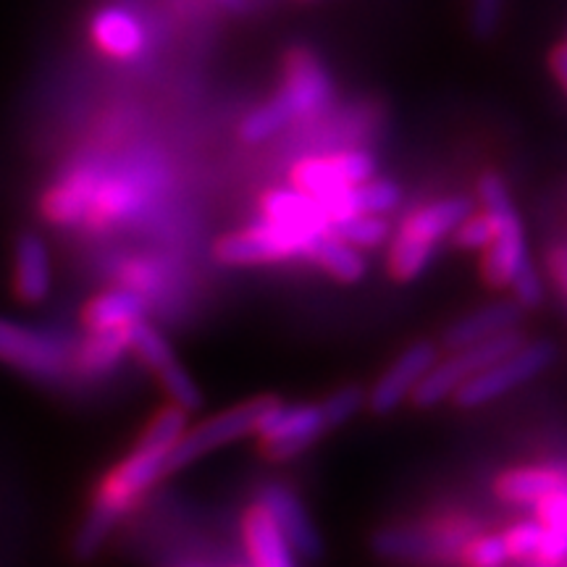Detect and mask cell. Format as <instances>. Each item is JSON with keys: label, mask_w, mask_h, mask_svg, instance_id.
Here are the masks:
<instances>
[{"label": "cell", "mask_w": 567, "mask_h": 567, "mask_svg": "<svg viewBox=\"0 0 567 567\" xmlns=\"http://www.w3.org/2000/svg\"><path fill=\"white\" fill-rule=\"evenodd\" d=\"M126 331H90V339L82 344V350L74 352V360L80 363L82 371L92 375L111 371L124 358L126 350H130Z\"/></svg>", "instance_id": "484cf974"}, {"label": "cell", "mask_w": 567, "mask_h": 567, "mask_svg": "<svg viewBox=\"0 0 567 567\" xmlns=\"http://www.w3.org/2000/svg\"><path fill=\"white\" fill-rule=\"evenodd\" d=\"M467 567H505L509 563L507 544L502 534H486L467 538L465 547L460 549Z\"/></svg>", "instance_id": "f1b7e54d"}, {"label": "cell", "mask_w": 567, "mask_h": 567, "mask_svg": "<svg viewBox=\"0 0 567 567\" xmlns=\"http://www.w3.org/2000/svg\"><path fill=\"white\" fill-rule=\"evenodd\" d=\"M331 101H334V87H331L326 69L313 53L297 51L287 63V82L274 97V103L292 124L295 118L318 116L329 109Z\"/></svg>", "instance_id": "9c48e42d"}, {"label": "cell", "mask_w": 567, "mask_h": 567, "mask_svg": "<svg viewBox=\"0 0 567 567\" xmlns=\"http://www.w3.org/2000/svg\"><path fill=\"white\" fill-rule=\"evenodd\" d=\"M140 318H145V300L126 287L97 295L84 310V326L90 331H126Z\"/></svg>", "instance_id": "603a6c76"}, {"label": "cell", "mask_w": 567, "mask_h": 567, "mask_svg": "<svg viewBox=\"0 0 567 567\" xmlns=\"http://www.w3.org/2000/svg\"><path fill=\"white\" fill-rule=\"evenodd\" d=\"M496 17H499V0H476V27L481 34L494 30Z\"/></svg>", "instance_id": "836d02e7"}, {"label": "cell", "mask_w": 567, "mask_h": 567, "mask_svg": "<svg viewBox=\"0 0 567 567\" xmlns=\"http://www.w3.org/2000/svg\"><path fill=\"white\" fill-rule=\"evenodd\" d=\"M523 318V308L515 300H502L486 308L476 310V313L460 318L455 326H450V331L444 334L446 347L460 350V347L484 342L488 337L505 334V331L515 329Z\"/></svg>", "instance_id": "ffe728a7"}, {"label": "cell", "mask_w": 567, "mask_h": 567, "mask_svg": "<svg viewBox=\"0 0 567 567\" xmlns=\"http://www.w3.org/2000/svg\"><path fill=\"white\" fill-rule=\"evenodd\" d=\"M74 350L48 331L0 318V363L34 379H59L66 373Z\"/></svg>", "instance_id": "ba28073f"}, {"label": "cell", "mask_w": 567, "mask_h": 567, "mask_svg": "<svg viewBox=\"0 0 567 567\" xmlns=\"http://www.w3.org/2000/svg\"><path fill=\"white\" fill-rule=\"evenodd\" d=\"M326 431L321 405H281V400L268 410L258 425V434L264 444L271 442H297L302 446H313Z\"/></svg>", "instance_id": "2e32d148"}, {"label": "cell", "mask_w": 567, "mask_h": 567, "mask_svg": "<svg viewBox=\"0 0 567 567\" xmlns=\"http://www.w3.org/2000/svg\"><path fill=\"white\" fill-rule=\"evenodd\" d=\"M213 3L224 6V9H229V11H243L247 6V0H213Z\"/></svg>", "instance_id": "8d00e7d4"}, {"label": "cell", "mask_w": 567, "mask_h": 567, "mask_svg": "<svg viewBox=\"0 0 567 567\" xmlns=\"http://www.w3.org/2000/svg\"><path fill=\"white\" fill-rule=\"evenodd\" d=\"M502 536H505L509 559H536L538 549H542L544 526L538 523V517H534V520L515 523V526L505 530Z\"/></svg>", "instance_id": "4dcf8cb0"}, {"label": "cell", "mask_w": 567, "mask_h": 567, "mask_svg": "<svg viewBox=\"0 0 567 567\" xmlns=\"http://www.w3.org/2000/svg\"><path fill=\"white\" fill-rule=\"evenodd\" d=\"M51 255L48 245L38 234H21L17 243V260H13V287L24 302H42L51 292Z\"/></svg>", "instance_id": "e0dca14e"}, {"label": "cell", "mask_w": 567, "mask_h": 567, "mask_svg": "<svg viewBox=\"0 0 567 567\" xmlns=\"http://www.w3.org/2000/svg\"><path fill=\"white\" fill-rule=\"evenodd\" d=\"M187 431V410L166 408L155 415L151 429L142 434L137 446L105 476L97 488L95 499L84 523L76 530L74 555L80 559L95 557L111 530L118 526L126 509L140 502V496L151 488L155 481L166 476V460L179 436Z\"/></svg>", "instance_id": "6da1fadb"}, {"label": "cell", "mask_w": 567, "mask_h": 567, "mask_svg": "<svg viewBox=\"0 0 567 567\" xmlns=\"http://www.w3.org/2000/svg\"><path fill=\"white\" fill-rule=\"evenodd\" d=\"M534 507L538 523L544 526L542 549L534 563L542 567H563L567 559V484L544 496Z\"/></svg>", "instance_id": "cb8c5ba5"}, {"label": "cell", "mask_w": 567, "mask_h": 567, "mask_svg": "<svg viewBox=\"0 0 567 567\" xmlns=\"http://www.w3.org/2000/svg\"><path fill=\"white\" fill-rule=\"evenodd\" d=\"M92 40L111 59L130 61L145 51V27L124 9H105L92 19Z\"/></svg>", "instance_id": "d6986e66"}, {"label": "cell", "mask_w": 567, "mask_h": 567, "mask_svg": "<svg viewBox=\"0 0 567 567\" xmlns=\"http://www.w3.org/2000/svg\"><path fill=\"white\" fill-rule=\"evenodd\" d=\"M151 176L142 172H101L95 200H92L90 221L97 226L126 224L145 210L151 200Z\"/></svg>", "instance_id": "8fae6325"}, {"label": "cell", "mask_w": 567, "mask_h": 567, "mask_svg": "<svg viewBox=\"0 0 567 567\" xmlns=\"http://www.w3.org/2000/svg\"><path fill=\"white\" fill-rule=\"evenodd\" d=\"M276 402H279V396H255V400H247L243 405L213 415L210 421L195 425L193 431H184L179 442L174 444V450L168 452L166 476L197 463V460L213 450H221L226 444H234L239 439L255 434L264 415Z\"/></svg>", "instance_id": "277c9868"}, {"label": "cell", "mask_w": 567, "mask_h": 567, "mask_svg": "<svg viewBox=\"0 0 567 567\" xmlns=\"http://www.w3.org/2000/svg\"><path fill=\"white\" fill-rule=\"evenodd\" d=\"M101 172L103 166L87 163V166L74 168V172L63 176L51 193L45 195V200H42L45 216L59 226H76L87 221L97 182H101Z\"/></svg>", "instance_id": "9a60e30c"}, {"label": "cell", "mask_w": 567, "mask_h": 567, "mask_svg": "<svg viewBox=\"0 0 567 567\" xmlns=\"http://www.w3.org/2000/svg\"><path fill=\"white\" fill-rule=\"evenodd\" d=\"M258 505L274 517V523L279 526L281 536L287 538L295 555L308 559L321 555V536H318L316 526L305 513L300 496L292 488L284 484H266L258 492Z\"/></svg>", "instance_id": "5bb4252c"}, {"label": "cell", "mask_w": 567, "mask_h": 567, "mask_svg": "<svg viewBox=\"0 0 567 567\" xmlns=\"http://www.w3.org/2000/svg\"><path fill=\"white\" fill-rule=\"evenodd\" d=\"M551 66H555L557 80L563 82V87L567 90V48H559V51L551 55Z\"/></svg>", "instance_id": "d590c367"}, {"label": "cell", "mask_w": 567, "mask_h": 567, "mask_svg": "<svg viewBox=\"0 0 567 567\" xmlns=\"http://www.w3.org/2000/svg\"><path fill=\"white\" fill-rule=\"evenodd\" d=\"M321 234H310L297 226L260 218L250 229L229 234L216 247V258L226 266L279 264L289 258H308L310 247Z\"/></svg>", "instance_id": "8992f818"}, {"label": "cell", "mask_w": 567, "mask_h": 567, "mask_svg": "<svg viewBox=\"0 0 567 567\" xmlns=\"http://www.w3.org/2000/svg\"><path fill=\"white\" fill-rule=\"evenodd\" d=\"M439 360L436 344L431 342H417L410 344L392 365L386 368L384 375L375 381V386L368 394L365 405L371 408L375 415H389L394 413L410 394L415 392V386L421 384V379L429 373V368Z\"/></svg>", "instance_id": "30bf717a"}, {"label": "cell", "mask_w": 567, "mask_h": 567, "mask_svg": "<svg viewBox=\"0 0 567 567\" xmlns=\"http://www.w3.org/2000/svg\"><path fill=\"white\" fill-rule=\"evenodd\" d=\"M368 402V394L360 386H342L337 389L334 394L326 396L321 405L326 429H334V425H342L350 421L352 415H358L363 405Z\"/></svg>", "instance_id": "f546056e"}, {"label": "cell", "mask_w": 567, "mask_h": 567, "mask_svg": "<svg viewBox=\"0 0 567 567\" xmlns=\"http://www.w3.org/2000/svg\"><path fill=\"white\" fill-rule=\"evenodd\" d=\"M331 231L358 247V250H373V247L386 243L389 234H392V226L381 216H375V213H352V216L342 218V221L331 224Z\"/></svg>", "instance_id": "4316f807"}, {"label": "cell", "mask_w": 567, "mask_h": 567, "mask_svg": "<svg viewBox=\"0 0 567 567\" xmlns=\"http://www.w3.org/2000/svg\"><path fill=\"white\" fill-rule=\"evenodd\" d=\"M507 287H513L515 302L520 305L523 310L538 308V305L544 302V281H542V276H538L536 266L530 264L528 258L523 260L520 268L513 274V279H509Z\"/></svg>", "instance_id": "d6a6232c"}, {"label": "cell", "mask_w": 567, "mask_h": 567, "mask_svg": "<svg viewBox=\"0 0 567 567\" xmlns=\"http://www.w3.org/2000/svg\"><path fill=\"white\" fill-rule=\"evenodd\" d=\"M473 213L467 197H444V200L423 205L410 213L396 231L392 252H389V271L396 281H413L434 260L436 245L455 231V226Z\"/></svg>", "instance_id": "7a4b0ae2"}, {"label": "cell", "mask_w": 567, "mask_h": 567, "mask_svg": "<svg viewBox=\"0 0 567 567\" xmlns=\"http://www.w3.org/2000/svg\"><path fill=\"white\" fill-rule=\"evenodd\" d=\"M478 193L481 203H484L488 218L494 224V239L486 247L484 276L492 287L505 289L509 279H513V274L528 258L526 231H523L520 216H517L507 184L499 174L481 176Z\"/></svg>", "instance_id": "3957f363"}, {"label": "cell", "mask_w": 567, "mask_h": 567, "mask_svg": "<svg viewBox=\"0 0 567 567\" xmlns=\"http://www.w3.org/2000/svg\"><path fill=\"white\" fill-rule=\"evenodd\" d=\"M308 258L342 284H354L365 276L363 252H360L358 247L350 245L347 239H342L331 229L323 231L321 237L316 239L313 247H310Z\"/></svg>", "instance_id": "d4e9b609"}, {"label": "cell", "mask_w": 567, "mask_h": 567, "mask_svg": "<svg viewBox=\"0 0 567 567\" xmlns=\"http://www.w3.org/2000/svg\"><path fill=\"white\" fill-rule=\"evenodd\" d=\"M555 352L557 350L551 342H523L505 358L494 360V363L481 368L478 373H473L452 396H455L460 408L486 405V402L513 392V389L534 379L536 373H542L544 368L551 365Z\"/></svg>", "instance_id": "52a82bcc"}, {"label": "cell", "mask_w": 567, "mask_h": 567, "mask_svg": "<svg viewBox=\"0 0 567 567\" xmlns=\"http://www.w3.org/2000/svg\"><path fill=\"white\" fill-rule=\"evenodd\" d=\"M567 484V473L557 467H513L496 478V494L509 505H536L544 496Z\"/></svg>", "instance_id": "7402d4cb"}, {"label": "cell", "mask_w": 567, "mask_h": 567, "mask_svg": "<svg viewBox=\"0 0 567 567\" xmlns=\"http://www.w3.org/2000/svg\"><path fill=\"white\" fill-rule=\"evenodd\" d=\"M549 271L557 287L567 295V245L555 247V252L549 255Z\"/></svg>", "instance_id": "e575fe53"}, {"label": "cell", "mask_w": 567, "mask_h": 567, "mask_svg": "<svg viewBox=\"0 0 567 567\" xmlns=\"http://www.w3.org/2000/svg\"><path fill=\"white\" fill-rule=\"evenodd\" d=\"M520 344H523L520 331L509 329L505 334L484 339V342L460 347L452 358L436 360L410 396H413L417 408H434L439 402H444L446 396L455 394L473 373H478L481 368L494 363V360L505 358V354L517 350Z\"/></svg>", "instance_id": "5b68a950"}, {"label": "cell", "mask_w": 567, "mask_h": 567, "mask_svg": "<svg viewBox=\"0 0 567 567\" xmlns=\"http://www.w3.org/2000/svg\"><path fill=\"white\" fill-rule=\"evenodd\" d=\"M452 237H455V245L465 250H486L494 239V224L488 213H471L455 226Z\"/></svg>", "instance_id": "1f68e13d"}, {"label": "cell", "mask_w": 567, "mask_h": 567, "mask_svg": "<svg viewBox=\"0 0 567 567\" xmlns=\"http://www.w3.org/2000/svg\"><path fill=\"white\" fill-rule=\"evenodd\" d=\"M375 174V161L365 151H347L323 155V158H305L295 166L292 184L305 193H326V189L352 187L371 179Z\"/></svg>", "instance_id": "4fadbf2b"}, {"label": "cell", "mask_w": 567, "mask_h": 567, "mask_svg": "<svg viewBox=\"0 0 567 567\" xmlns=\"http://www.w3.org/2000/svg\"><path fill=\"white\" fill-rule=\"evenodd\" d=\"M264 218L271 221L297 226V229L310 234H323L331 229L329 218L323 216L318 197L313 193H305L300 187H284L274 189L264 197Z\"/></svg>", "instance_id": "44dd1931"}, {"label": "cell", "mask_w": 567, "mask_h": 567, "mask_svg": "<svg viewBox=\"0 0 567 567\" xmlns=\"http://www.w3.org/2000/svg\"><path fill=\"white\" fill-rule=\"evenodd\" d=\"M243 530L252 567H295L292 547H289L287 538L281 536L274 517L268 515L258 502L245 513Z\"/></svg>", "instance_id": "ac0fdd59"}, {"label": "cell", "mask_w": 567, "mask_h": 567, "mask_svg": "<svg viewBox=\"0 0 567 567\" xmlns=\"http://www.w3.org/2000/svg\"><path fill=\"white\" fill-rule=\"evenodd\" d=\"M471 538V528L460 523H444L442 528H386L375 536V551L394 559H439L460 551Z\"/></svg>", "instance_id": "7c38bea8"}, {"label": "cell", "mask_w": 567, "mask_h": 567, "mask_svg": "<svg viewBox=\"0 0 567 567\" xmlns=\"http://www.w3.org/2000/svg\"><path fill=\"white\" fill-rule=\"evenodd\" d=\"M354 203H358V213H375V216H384L392 213L402 200V189L396 187L392 179H371L354 184Z\"/></svg>", "instance_id": "83f0119b"}]
</instances>
